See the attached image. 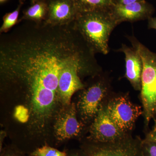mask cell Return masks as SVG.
<instances>
[{
    "label": "cell",
    "instance_id": "cell-11",
    "mask_svg": "<svg viewBox=\"0 0 156 156\" xmlns=\"http://www.w3.org/2000/svg\"><path fill=\"white\" fill-rule=\"evenodd\" d=\"M124 53L126 62L125 77L130 82L132 87L136 91L141 88V76L143 69L142 58L139 53L133 47L123 44L117 50Z\"/></svg>",
    "mask_w": 156,
    "mask_h": 156
},
{
    "label": "cell",
    "instance_id": "cell-17",
    "mask_svg": "<svg viewBox=\"0 0 156 156\" xmlns=\"http://www.w3.org/2000/svg\"><path fill=\"white\" fill-rule=\"evenodd\" d=\"M15 116L16 119L20 122H25L28 120L30 117V113L28 109L22 106L16 108L15 110Z\"/></svg>",
    "mask_w": 156,
    "mask_h": 156
},
{
    "label": "cell",
    "instance_id": "cell-12",
    "mask_svg": "<svg viewBox=\"0 0 156 156\" xmlns=\"http://www.w3.org/2000/svg\"><path fill=\"white\" fill-rule=\"evenodd\" d=\"M48 0H37L23 11L19 22L28 21L38 24L43 23L48 18Z\"/></svg>",
    "mask_w": 156,
    "mask_h": 156
},
{
    "label": "cell",
    "instance_id": "cell-3",
    "mask_svg": "<svg viewBox=\"0 0 156 156\" xmlns=\"http://www.w3.org/2000/svg\"><path fill=\"white\" fill-rule=\"evenodd\" d=\"M132 47L142 58L143 69L141 76L140 97L143 115L146 126L156 117V53L139 41L134 36H128Z\"/></svg>",
    "mask_w": 156,
    "mask_h": 156
},
{
    "label": "cell",
    "instance_id": "cell-16",
    "mask_svg": "<svg viewBox=\"0 0 156 156\" xmlns=\"http://www.w3.org/2000/svg\"><path fill=\"white\" fill-rule=\"evenodd\" d=\"M141 147L144 156H156V143L146 139L141 140Z\"/></svg>",
    "mask_w": 156,
    "mask_h": 156
},
{
    "label": "cell",
    "instance_id": "cell-4",
    "mask_svg": "<svg viewBox=\"0 0 156 156\" xmlns=\"http://www.w3.org/2000/svg\"><path fill=\"white\" fill-rule=\"evenodd\" d=\"M110 83L107 76L100 73L95 81L81 90L77 108L84 121H91L96 116L109 91Z\"/></svg>",
    "mask_w": 156,
    "mask_h": 156
},
{
    "label": "cell",
    "instance_id": "cell-8",
    "mask_svg": "<svg viewBox=\"0 0 156 156\" xmlns=\"http://www.w3.org/2000/svg\"><path fill=\"white\" fill-rule=\"evenodd\" d=\"M83 124L78 121L74 103L64 106L56 116L54 125V134L57 143L80 136Z\"/></svg>",
    "mask_w": 156,
    "mask_h": 156
},
{
    "label": "cell",
    "instance_id": "cell-2",
    "mask_svg": "<svg viewBox=\"0 0 156 156\" xmlns=\"http://www.w3.org/2000/svg\"><path fill=\"white\" fill-rule=\"evenodd\" d=\"M73 23L95 54H108L110 37L119 25L111 9L79 13Z\"/></svg>",
    "mask_w": 156,
    "mask_h": 156
},
{
    "label": "cell",
    "instance_id": "cell-7",
    "mask_svg": "<svg viewBox=\"0 0 156 156\" xmlns=\"http://www.w3.org/2000/svg\"><path fill=\"white\" fill-rule=\"evenodd\" d=\"M88 139L97 142H111L122 139L128 134L123 132L111 119L102 105L89 130Z\"/></svg>",
    "mask_w": 156,
    "mask_h": 156
},
{
    "label": "cell",
    "instance_id": "cell-10",
    "mask_svg": "<svg viewBox=\"0 0 156 156\" xmlns=\"http://www.w3.org/2000/svg\"><path fill=\"white\" fill-rule=\"evenodd\" d=\"M48 2L49 11L45 24L67 25L75 20L79 12L74 0H48Z\"/></svg>",
    "mask_w": 156,
    "mask_h": 156
},
{
    "label": "cell",
    "instance_id": "cell-19",
    "mask_svg": "<svg viewBox=\"0 0 156 156\" xmlns=\"http://www.w3.org/2000/svg\"><path fill=\"white\" fill-rule=\"evenodd\" d=\"M154 120V125L153 128L151 131L149 133H148L146 136L145 139L153 141L156 143V120Z\"/></svg>",
    "mask_w": 156,
    "mask_h": 156
},
{
    "label": "cell",
    "instance_id": "cell-6",
    "mask_svg": "<svg viewBox=\"0 0 156 156\" xmlns=\"http://www.w3.org/2000/svg\"><path fill=\"white\" fill-rule=\"evenodd\" d=\"M105 106L111 119L126 134L133 129L136 120L143 114L141 107L132 103L127 95L112 98Z\"/></svg>",
    "mask_w": 156,
    "mask_h": 156
},
{
    "label": "cell",
    "instance_id": "cell-5",
    "mask_svg": "<svg viewBox=\"0 0 156 156\" xmlns=\"http://www.w3.org/2000/svg\"><path fill=\"white\" fill-rule=\"evenodd\" d=\"M141 140L128 134L113 142H97L88 139L82 145V150L89 156H144Z\"/></svg>",
    "mask_w": 156,
    "mask_h": 156
},
{
    "label": "cell",
    "instance_id": "cell-21",
    "mask_svg": "<svg viewBox=\"0 0 156 156\" xmlns=\"http://www.w3.org/2000/svg\"><path fill=\"white\" fill-rule=\"evenodd\" d=\"M67 153V156H89L83 150L82 151H72Z\"/></svg>",
    "mask_w": 156,
    "mask_h": 156
},
{
    "label": "cell",
    "instance_id": "cell-15",
    "mask_svg": "<svg viewBox=\"0 0 156 156\" xmlns=\"http://www.w3.org/2000/svg\"><path fill=\"white\" fill-rule=\"evenodd\" d=\"M65 151H60L52 147L48 144L37 147L29 154L28 156H67Z\"/></svg>",
    "mask_w": 156,
    "mask_h": 156
},
{
    "label": "cell",
    "instance_id": "cell-24",
    "mask_svg": "<svg viewBox=\"0 0 156 156\" xmlns=\"http://www.w3.org/2000/svg\"><path fill=\"white\" fill-rule=\"evenodd\" d=\"M30 4H32L34 3L35 2H36L37 0H30Z\"/></svg>",
    "mask_w": 156,
    "mask_h": 156
},
{
    "label": "cell",
    "instance_id": "cell-1",
    "mask_svg": "<svg viewBox=\"0 0 156 156\" xmlns=\"http://www.w3.org/2000/svg\"><path fill=\"white\" fill-rule=\"evenodd\" d=\"M0 38L4 87L27 97L31 124L44 129L56 112L62 70L72 62L98 66L95 53L75 27L24 21Z\"/></svg>",
    "mask_w": 156,
    "mask_h": 156
},
{
    "label": "cell",
    "instance_id": "cell-22",
    "mask_svg": "<svg viewBox=\"0 0 156 156\" xmlns=\"http://www.w3.org/2000/svg\"><path fill=\"white\" fill-rule=\"evenodd\" d=\"M144 0H115V4L118 5H126L131 3L136 2H140Z\"/></svg>",
    "mask_w": 156,
    "mask_h": 156
},
{
    "label": "cell",
    "instance_id": "cell-18",
    "mask_svg": "<svg viewBox=\"0 0 156 156\" xmlns=\"http://www.w3.org/2000/svg\"><path fill=\"white\" fill-rule=\"evenodd\" d=\"M1 152V156H24L23 153L14 147H6Z\"/></svg>",
    "mask_w": 156,
    "mask_h": 156
},
{
    "label": "cell",
    "instance_id": "cell-23",
    "mask_svg": "<svg viewBox=\"0 0 156 156\" xmlns=\"http://www.w3.org/2000/svg\"><path fill=\"white\" fill-rule=\"evenodd\" d=\"M8 1V0H0V3H1V4H3L5 3Z\"/></svg>",
    "mask_w": 156,
    "mask_h": 156
},
{
    "label": "cell",
    "instance_id": "cell-14",
    "mask_svg": "<svg viewBox=\"0 0 156 156\" xmlns=\"http://www.w3.org/2000/svg\"><path fill=\"white\" fill-rule=\"evenodd\" d=\"M24 0H20L19 4L16 9L12 12L6 13L3 17V23L0 28V34L9 32L19 23L20 12L24 4Z\"/></svg>",
    "mask_w": 156,
    "mask_h": 156
},
{
    "label": "cell",
    "instance_id": "cell-9",
    "mask_svg": "<svg viewBox=\"0 0 156 156\" xmlns=\"http://www.w3.org/2000/svg\"><path fill=\"white\" fill-rule=\"evenodd\" d=\"M155 9L145 0L126 5L115 4L111 9L118 24L124 22H134L152 17Z\"/></svg>",
    "mask_w": 156,
    "mask_h": 156
},
{
    "label": "cell",
    "instance_id": "cell-13",
    "mask_svg": "<svg viewBox=\"0 0 156 156\" xmlns=\"http://www.w3.org/2000/svg\"><path fill=\"white\" fill-rule=\"evenodd\" d=\"M79 13L97 10H111L115 0H74Z\"/></svg>",
    "mask_w": 156,
    "mask_h": 156
},
{
    "label": "cell",
    "instance_id": "cell-25",
    "mask_svg": "<svg viewBox=\"0 0 156 156\" xmlns=\"http://www.w3.org/2000/svg\"><path fill=\"white\" fill-rule=\"evenodd\" d=\"M155 119V120H156V119Z\"/></svg>",
    "mask_w": 156,
    "mask_h": 156
},
{
    "label": "cell",
    "instance_id": "cell-20",
    "mask_svg": "<svg viewBox=\"0 0 156 156\" xmlns=\"http://www.w3.org/2000/svg\"><path fill=\"white\" fill-rule=\"evenodd\" d=\"M148 28L156 30V17H151L147 20Z\"/></svg>",
    "mask_w": 156,
    "mask_h": 156
}]
</instances>
